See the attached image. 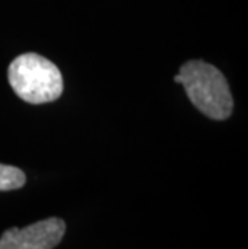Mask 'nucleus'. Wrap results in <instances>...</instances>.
<instances>
[{"instance_id":"nucleus-1","label":"nucleus","mask_w":248,"mask_h":249,"mask_svg":"<svg viewBox=\"0 0 248 249\" xmlns=\"http://www.w3.org/2000/svg\"><path fill=\"white\" fill-rule=\"evenodd\" d=\"M174 81L181 84L191 103L210 119L224 121L234 111L228 79L218 68L203 60L184 63Z\"/></svg>"},{"instance_id":"nucleus-2","label":"nucleus","mask_w":248,"mask_h":249,"mask_svg":"<svg viewBox=\"0 0 248 249\" xmlns=\"http://www.w3.org/2000/svg\"><path fill=\"white\" fill-rule=\"evenodd\" d=\"M13 92L29 105L52 103L63 93V76L55 63L38 53H23L8 66Z\"/></svg>"},{"instance_id":"nucleus-3","label":"nucleus","mask_w":248,"mask_h":249,"mask_svg":"<svg viewBox=\"0 0 248 249\" xmlns=\"http://www.w3.org/2000/svg\"><path fill=\"white\" fill-rule=\"evenodd\" d=\"M65 231V220L58 217H49L23 229L12 227L0 236V249H54L60 245Z\"/></svg>"},{"instance_id":"nucleus-4","label":"nucleus","mask_w":248,"mask_h":249,"mask_svg":"<svg viewBox=\"0 0 248 249\" xmlns=\"http://www.w3.org/2000/svg\"><path fill=\"white\" fill-rule=\"evenodd\" d=\"M26 185V174L21 169L0 162V192H12Z\"/></svg>"}]
</instances>
